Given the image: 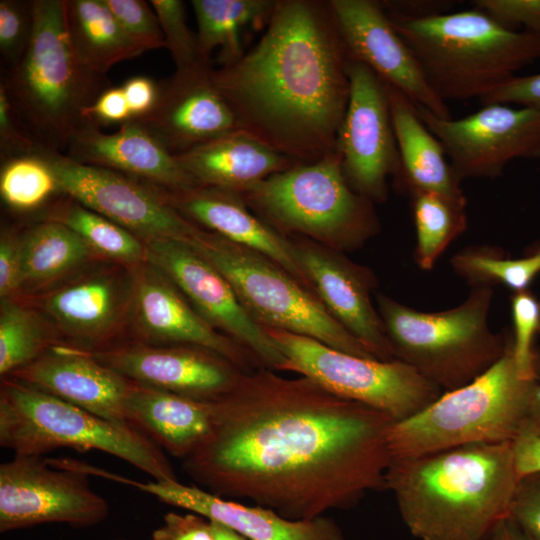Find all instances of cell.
I'll use <instances>...</instances> for the list:
<instances>
[{"label":"cell","mask_w":540,"mask_h":540,"mask_svg":"<svg viewBox=\"0 0 540 540\" xmlns=\"http://www.w3.org/2000/svg\"><path fill=\"white\" fill-rule=\"evenodd\" d=\"M537 382L519 372L510 333L503 356L483 374L443 392L415 415L392 424L388 435L391 458L515 441Z\"/></svg>","instance_id":"52a82bcc"},{"label":"cell","mask_w":540,"mask_h":540,"mask_svg":"<svg viewBox=\"0 0 540 540\" xmlns=\"http://www.w3.org/2000/svg\"><path fill=\"white\" fill-rule=\"evenodd\" d=\"M86 123L100 126L132 121L131 113L121 86L106 88L97 99L83 111Z\"/></svg>","instance_id":"c3c4849f"},{"label":"cell","mask_w":540,"mask_h":540,"mask_svg":"<svg viewBox=\"0 0 540 540\" xmlns=\"http://www.w3.org/2000/svg\"><path fill=\"white\" fill-rule=\"evenodd\" d=\"M158 188L164 199L189 221L265 255L310 289L292 239L255 214L239 192L205 186Z\"/></svg>","instance_id":"d4e9b609"},{"label":"cell","mask_w":540,"mask_h":540,"mask_svg":"<svg viewBox=\"0 0 540 540\" xmlns=\"http://www.w3.org/2000/svg\"><path fill=\"white\" fill-rule=\"evenodd\" d=\"M61 193L56 175L42 148L6 158L0 171V194L11 210L28 212Z\"/></svg>","instance_id":"d590c367"},{"label":"cell","mask_w":540,"mask_h":540,"mask_svg":"<svg viewBox=\"0 0 540 540\" xmlns=\"http://www.w3.org/2000/svg\"><path fill=\"white\" fill-rule=\"evenodd\" d=\"M260 368L215 401L208 439L182 468L202 489L292 520L346 509L385 488L394 420L312 380Z\"/></svg>","instance_id":"6da1fadb"},{"label":"cell","mask_w":540,"mask_h":540,"mask_svg":"<svg viewBox=\"0 0 540 540\" xmlns=\"http://www.w3.org/2000/svg\"><path fill=\"white\" fill-rule=\"evenodd\" d=\"M135 269L130 313L141 343L200 346L222 355L245 372L264 368L244 346L205 321L159 269L147 262Z\"/></svg>","instance_id":"ffe728a7"},{"label":"cell","mask_w":540,"mask_h":540,"mask_svg":"<svg viewBox=\"0 0 540 540\" xmlns=\"http://www.w3.org/2000/svg\"><path fill=\"white\" fill-rule=\"evenodd\" d=\"M482 106L490 104L517 105L540 109V72L516 75L499 88L479 100Z\"/></svg>","instance_id":"bcb514c9"},{"label":"cell","mask_w":540,"mask_h":540,"mask_svg":"<svg viewBox=\"0 0 540 540\" xmlns=\"http://www.w3.org/2000/svg\"><path fill=\"white\" fill-rule=\"evenodd\" d=\"M48 220L68 226L97 254L134 267L146 262L145 242L70 197L52 210Z\"/></svg>","instance_id":"e575fe53"},{"label":"cell","mask_w":540,"mask_h":540,"mask_svg":"<svg viewBox=\"0 0 540 540\" xmlns=\"http://www.w3.org/2000/svg\"><path fill=\"white\" fill-rule=\"evenodd\" d=\"M42 147L31 135L0 83V152L2 159L35 152Z\"/></svg>","instance_id":"7bdbcfd3"},{"label":"cell","mask_w":540,"mask_h":540,"mask_svg":"<svg viewBox=\"0 0 540 540\" xmlns=\"http://www.w3.org/2000/svg\"><path fill=\"white\" fill-rule=\"evenodd\" d=\"M540 300V299H539Z\"/></svg>","instance_id":"6f0895ef"},{"label":"cell","mask_w":540,"mask_h":540,"mask_svg":"<svg viewBox=\"0 0 540 540\" xmlns=\"http://www.w3.org/2000/svg\"><path fill=\"white\" fill-rule=\"evenodd\" d=\"M132 290V272L101 270L52 289L39 306L71 346L97 352L109 348L116 326L130 312Z\"/></svg>","instance_id":"603a6c76"},{"label":"cell","mask_w":540,"mask_h":540,"mask_svg":"<svg viewBox=\"0 0 540 540\" xmlns=\"http://www.w3.org/2000/svg\"><path fill=\"white\" fill-rule=\"evenodd\" d=\"M114 540H128L127 538H124V537H119V538H116Z\"/></svg>","instance_id":"9f6ffc18"},{"label":"cell","mask_w":540,"mask_h":540,"mask_svg":"<svg viewBox=\"0 0 540 540\" xmlns=\"http://www.w3.org/2000/svg\"><path fill=\"white\" fill-rule=\"evenodd\" d=\"M455 3V1L446 0L380 1L386 12L413 19L429 18L449 13Z\"/></svg>","instance_id":"f907efd6"},{"label":"cell","mask_w":540,"mask_h":540,"mask_svg":"<svg viewBox=\"0 0 540 540\" xmlns=\"http://www.w3.org/2000/svg\"><path fill=\"white\" fill-rule=\"evenodd\" d=\"M518 438H540V382L531 391Z\"/></svg>","instance_id":"f5cc1de1"},{"label":"cell","mask_w":540,"mask_h":540,"mask_svg":"<svg viewBox=\"0 0 540 540\" xmlns=\"http://www.w3.org/2000/svg\"><path fill=\"white\" fill-rule=\"evenodd\" d=\"M277 0H192L196 16L199 55L202 61L229 66L245 54L242 35L246 29L266 28Z\"/></svg>","instance_id":"4dcf8cb0"},{"label":"cell","mask_w":540,"mask_h":540,"mask_svg":"<svg viewBox=\"0 0 540 540\" xmlns=\"http://www.w3.org/2000/svg\"><path fill=\"white\" fill-rule=\"evenodd\" d=\"M21 288H41L91 259L94 251L65 224L46 220L21 234Z\"/></svg>","instance_id":"1f68e13d"},{"label":"cell","mask_w":540,"mask_h":540,"mask_svg":"<svg viewBox=\"0 0 540 540\" xmlns=\"http://www.w3.org/2000/svg\"><path fill=\"white\" fill-rule=\"evenodd\" d=\"M511 345L516 366L527 379L539 380L540 356L535 341L540 335V300L528 289L510 297Z\"/></svg>","instance_id":"74e56055"},{"label":"cell","mask_w":540,"mask_h":540,"mask_svg":"<svg viewBox=\"0 0 540 540\" xmlns=\"http://www.w3.org/2000/svg\"><path fill=\"white\" fill-rule=\"evenodd\" d=\"M408 196L416 231L414 260L422 270H431L466 230L465 207L431 192L413 191Z\"/></svg>","instance_id":"836d02e7"},{"label":"cell","mask_w":540,"mask_h":540,"mask_svg":"<svg viewBox=\"0 0 540 540\" xmlns=\"http://www.w3.org/2000/svg\"><path fill=\"white\" fill-rule=\"evenodd\" d=\"M146 262L164 273L213 328L249 350L264 368L282 371L285 358L245 310L228 280L186 242H147Z\"/></svg>","instance_id":"2e32d148"},{"label":"cell","mask_w":540,"mask_h":540,"mask_svg":"<svg viewBox=\"0 0 540 540\" xmlns=\"http://www.w3.org/2000/svg\"><path fill=\"white\" fill-rule=\"evenodd\" d=\"M350 59L372 70L414 104L450 119L445 101L430 87L410 47L398 34L380 1L329 0Z\"/></svg>","instance_id":"e0dca14e"},{"label":"cell","mask_w":540,"mask_h":540,"mask_svg":"<svg viewBox=\"0 0 540 540\" xmlns=\"http://www.w3.org/2000/svg\"><path fill=\"white\" fill-rule=\"evenodd\" d=\"M240 194L281 233L342 252L364 245L380 229L374 203L351 188L336 151L313 163L295 164Z\"/></svg>","instance_id":"9c48e42d"},{"label":"cell","mask_w":540,"mask_h":540,"mask_svg":"<svg viewBox=\"0 0 540 540\" xmlns=\"http://www.w3.org/2000/svg\"><path fill=\"white\" fill-rule=\"evenodd\" d=\"M414 105L419 118L443 145L460 182L496 178L514 159L540 158L539 108L490 104L453 120Z\"/></svg>","instance_id":"5bb4252c"},{"label":"cell","mask_w":540,"mask_h":540,"mask_svg":"<svg viewBox=\"0 0 540 540\" xmlns=\"http://www.w3.org/2000/svg\"><path fill=\"white\" fill-rule=\"evenodd\" d=\"M292 241L308 286L328 312L375 358L393 360L384 324L371 300L377 284L373 272L342 251L304 237Z\"/></svg>","instance_id":"d6986e66"},{"label":"cell","mask_w":540,"mask_h":540,"mask_svg":"<svg viewBox=\"0 0 540 540\" xmlns=\"http://www.w3.org/2000/svg\"><path fill=\"white\" fill-rule=\"evenodd\" d=\"M264 328L285 358L282 371L306 377L339 397L386 414L394 422L415 415L443 393L400 360L359 357L310 337Z\"/></svg>","instance_id":"8fae6325"},{"label":"cell","mask_w":540,"mask_h":540,"mask_svg":"<svg viewBox=\"0 0 540 540\" xmlns=\"http://www.w3.org/2000/svg\"><path fill=\"white\" fill-rule=\"evenodd\" d=\"M350 97L335 151L351 188L374 204L388 196V179L400 171V156L386 84L367 66L348 63Z\"/></svg>","instance_id":"9a60e30c"},{"label":"cell","mask_w":540,"mask_h":540,"mask_svg":"<svg viewBox=\"0 0 540 540\" xmlns=\"http://www.w3.org/2000/svg\"><path fill=\"white\" fill-rule=\"evenodd\" d=\"M53 343L36 314L12 300L0 305V375L2 378L44 355Z\"/></svg>","instance_id":"8d00e7d4"},{"label":"cell","mask_w":540,"mask_h":540,"mask_svg":"<svg viewBox=\"0 0 540 540\" xmlns=\"http://www.w3.org/2000/svg\"><path fill=\"white\" fill-rule=\"evenodd\" d=\"M64 15L71 47L93 73L105 75L115 64L149 51L125 31L104 0H64Z\"/></svg>","instance_id":"f546056e"},{"label":"cell","mask_w":540,"mask_h":540,"mask_svg":"<svg viewBox=\"0 0 540 540\" xmlns=\"http://www.w3.org/2000/svg\"><path fill=\"white\" fill-rule=\"evenodd\" d=\"M21 234L3 231L0 238V298L8 299L21 289Z\"/></svg>","instance_id":"7dc6e473"},{"label":"cell","mask_w":540,"mask_h":540,"mask_svg":"<svg viewBox=\"0 0 540 540\" xmlns=\"http://www.w3.org/2000/svg\"><path fill=\"white\" fill-rule=\"evenodd\" d=\"M109 513L75 460L14 455L0 465L1 533L47 523L92 527Z\"/></svg>","instance_id":"7c38bea8"},{"label":"cell","mask_w":540,"mask_h":540,"mask_svg":"<svg viewBox=\"0 0 540 540\" xmlns=\"http://www.w3.org/2000/svg\"><path fill=\"white\" fill-rule=\"evenodd\" d=\"M472 6L511 31L540 33V0H475Z\"/></svg>","instance_id":"b9f144b4"},{"label":"cell","mask_w":540,"mask_h":540,"mask_svg":"<svg viewBox=\"0 0 540 540\" xmlns=\"http://www.w3.org/2000/svg\"><path fill=\"white\" fill-rule=\"evenodd\" d=\"M7 378L104 419L127 424L125 404L135 382L105 366L88 351L56 344Z\"/></svg>","instance_id":"7402d4cb"},{"label":"cell","mask_w":540,"mask_h":540,"mask_svg":"<svg viewBox=\"0 0 540 540\" xmlns=\"http://www.w3.org/2000/svg\"><path fill=\"white\" fill-rule=\"evenodd\" d=\"M509 517L530 537L540 540V472L519 479Z\"/></svg>","instance_id":"ee69618b"},{"label":"cell","mask_w":540,"mask_h":540,"mask_svg":"<svg viewBox=\"0 0 540 540\" xmlns=\"http://www.w3.org/2000/svg\"><path fill=\"white\" fill-rule=\"evenodd\" d=\"M121 88L124 92L132 121H142L155 109L161 92V84L143 75L128 78Z\"/></svg>","instance_id":"681fc988"},{"label":"cell","mask_w":540,"mask_h":540,"mask_svg":"<svg viewBox=\"0 0 540 540\" xmlns=\"http://www.w3.org/2000/svg\"><path fill=\"white\" fill-rule=\"evenodd\" d=\"M90 353L137 384L203 401L224 397L245 373L222 355L194 345L139 342Z\"/></svg>","instance_id":"ac0fdd59"},{"label":"cell","mask_w":540,"mask_h":540,"mask_svg":"<svg viewBox=\"0 0 540 540\" xmlns=\"http://www.w3.org/2000/svg\"><path fill=\"white\" fill-rule=\"evenodd\" d=\"M61 193L132 232L143 242H187L199 226L182 216L158 187L118 172L76 162L42 148Z\"/></svg>","instance_id":"4fadbf2b"},{"label":"cell","mask_w":540,"mask_h":540,"mask_svg":"<svg viewBox=\"0 0 540 540\" xmlns=\"http://www.w3.org/2000/svg\"><path fill=\"white\" fill-rule=\"evenodd\" d=\"M350 57L329 1L277 0L258 43L212 69L241 130L296 164L335 152Z\"/></svg>","instance_id":"7a4b0ae2"},{"label":"cell","mask_w":540,"mask_h":540,"mask_svg":"<svg viewBox=\"0 0 540 540\" xmlns=\"http://www.w3.org/2000/svg\"><path fill=\"white\" fill-rule=\"evenodd\" d=\"M485 540H535L510 518L500 521Z\"/></svg>","instance_id":"db71d44e"},{"label":"cell","mask_w":540,"mask_h":540,"mask_svg":"<svg viewBox=\"0 0 540 540\" xmlns=\"http://www.w3.org/2000/svg\"><path fill=\"white\" fill-rule=\"evenodd\" d=\"M0 446L41 456L60 448L98 450L154 481L177 480L165 452L133 427L110 421L11 378L0 386Z\"/></svg>","instance_id":"ba28073f"},{"label":"cell","mask_w":540,"mask_h":540,"mask_svg":"<svg viewBox=\"0 0 540 540\" xmlns=\"http://www.w3.org/2000/svg\"><path fill=\"white\" fill-rule=\"evenodd\" d=\"M492 298L493 288L471 287L459 305L424 312L378 294L377 310L394 359L446 392L473 381L506 350L510 333L489 326Z\"/></svg>","instance_id":"8992f818"},{"label":"cell","mask_w":540,"mask_h":540,"mask_svg":"<svg viewBox=\"0 0 540 540\" xmlns=\"http://www.w3.org/2000/svg\"><path fill=\"white\" fill-rule=\"evenodd\" d=\"M152 540H215L212 523L207 518L196 514H165L163 523L155 528Z\"/></svg>","instance_id":"f6af8a7d"},{"label":"cell","mask_w":540,"mask_h":540,"mask_svg":"<svg viewBox=\"0 0 540 540\" xmlns=\"http://www.w3.org/2000/svg\"><path fill=\"white\" fill-rule=\"evenodd\" d=\"M165 39V47L175 62L176 70L192 68L201 63L197 34L186 24L185 5L180 0H151ZM210 64V63H209Z\"/></svg>","instance_id":"f35d334b"},{"label":"cell","mask_w":540,"mask_h":540,"mask_svg":"<svg viewBox=\"0 0 540 540\" xmlns=\"http://www.w3.org/2000/svg\"><path fill=\"white\" fill-rule=\"evenodd\" d=\"M121 483L229 527L249 540H345L338 524L326 516L292 520L271 509L222 498L178 480L144 483L122 477Z\"/></svg>","instance_id":"cb8c5ba5"},{"label":"cell","mask_w":540,"mask_h":540,"mask_svg":"<svg viewBox=\"0 0 540 540\" xmlns=\"http://www.w3.org/2000/svg\"><path fill=\"white\" fill-rule=\"evenodd\" d=\"M212 69V64L201 63L176 70L161 84L153 112L138 121L173 155L241 130L212 79Z\"/></svg>","instance_id":"44dd1931"},{"label":"cell","mask_w":540,"mask_h":540,"mask_svg":"<svg viewBox=\"0 0 540 540\" xmlns=\"http://www.w3.org/2000/svg\"><path fill=\"white\" fill-rule=\"evenodd\" d=\"M386 13L445 102L480 100L540 59V33L511 31L474 8L421 19Z\"/></svg>","instance_id":"277c9868"},{"label":"cell","mask_w":540,"mask_h":540,"mask_svg":"<svg viewBox=\"0 0 540 540\" xmlns=\"http://www.w3.org/2000/svg\"><path fill=\"white\" fill-rule=\"evenodd\" d=\"M186 243L222 273L245 310L262 327L310 337L355 356L375 358L311 289L265 255L201 227Z\"/></svg>","instance_id":"30bf717a"},{"label":"cell","mask_w":540,"mask_h":540,"mask_svg":"<svg viewBox=\"0 0 540 540\" xmlns=\"http://www.w3.org/2000/svg\"><path fill=\"white\" fill-rule=\"evenodd\" d=\"M513 442L391 458L385 488L418 540H485L509 517L519 482Z\"/></svg>","instance_id":"3957f363"},{"label":"cell","mask_w":540,"mask_h":540,"mask_svg":"<svg viewBox=\"0 0 540 540\" xmlns=\"http://www.w3.org/2000/svg\"><path fill=\"white\" fill-rule=\"evenodd\" d=\"M125 412L128 425L182 461L210 436L216 403L134 383Z\"/></svg>","instance_id":"4316f807"},{"label":"cell","mask_w":540,"mask_h":540,"mask_svg":"<svg viewBox=\"0 0 540 540\" xmlns=\"http://www.w3.org/2000/svg\"><path fill=\"white\" fill-rule=\"evenodd\" d=\"M215 540H249L220 523L211 521Z\"/></svg>","instance_id":"11a10c76"},{"label":"cell","mask_w":540,"mask_h":540,"mask_svg":"<svg viewBox=\"0 0 540 540\" xmlns=\"http://www.w3.org/2000/svg\"><path fill=\"white\" fill-rule=\"evenodd\" d=\"M513 449L520 478L540 472V438H518L513 441Z\"/></svg>","instance_id":"816d5d0a"},{"label":"cell","mask_w":540,"mask_h":540,"mask_svg":"<svg viewBox=\"0 0 540 540\" xmlns=\"http://www.w3.org/2000/svg\"><path fill=\"white\" fill-rule=\"evenodd\" d=\"M453 271L470 287L503 286L514 292L530 289L540 277V242L513 258L495 245H474L455 253Z\"/></svg>","instance_id":"d6a6232c"},{"label":"cell","mask_w":540,"mask_h":540,"mask_svg":"<svg viewBox=\"0 0 540 540\" xmlns=\"http://www.w3.org/2000/svg\"><path fill=\"white\" fill-rule=\"evenodd\" d=\"M32 31V1H0V55L5 72L13 69L23 58Z\"/></svg>","instance_id":"ab89813d"},{"label":"cell","mask_w":540,"mask_h":540,"mask_svg":"<svg viewBox=\"0 0 540 540\" xmlns=\"http://www.w3.org/2000/svg\"><path fill=\"white\" fill-rule=\"evenodd\" d=\"M173 156L197 186L239 193L296 164L244 130Z\"/></svg>","instance_id":"83f0119b"},{"label":"cell","mask_w":540,"mask_h":540,"mask_svg":"<svg viewBox=\"0 0 540 540\" xmlns=\"http://www.w3.org/2000/svg\"><path fill=\"white\" fill-rule=\"evenodd\" d=\"M114 17L149 50L165 47L164 35L151 4L144 0H104Z\"/></svg>","instance_id":"60d3db41"},{"label":"cell","mask_w":540,"mask_h":540,"mask_svg":"<svg viewBox=\"0 0 540 540\" xmlns=\"http://www.w3.org/2000/svg\"><path fill=\"white\" fill-rule=\"evenodd\" d=\"M63 154L76 162L164 189L197 186L173 154L138 121H128L110 134L87 123L75 133Z\"/></svg>","instance_id":"484cf974"},{"label":"cell","mask_w":540,"mask_h":540,"mask_svg":"<svg viewBox=\"0 0 540 540\" xmlns=\"http://www.w3.org/2000/svg\"><path fill=\"white\" fill-rule=\"evenodd\" d=\"M33 31L4 84L19 117L38 144L64 153L85 124L83 111L109 86L86 69L68 37L64 0H33Z\"/></svg>","instance_id":"5b68a950"},{"label":"cell","mask_w":540,"mask_h":540,"mask_svg":"<svg viewBox=\"0 0 540 540\" xmlns=\"http://www.w3.org/2000/svg\"><path fill=\"white\" fill-rule=\"evenodd\" d=\"M386 88L400 156L397 187L407 194L431 192L466 208L461 182L443 145L419 118L414 103L396 88Z\"/></svg>","instance_id":"f1b7e54d"}]
</instances>
